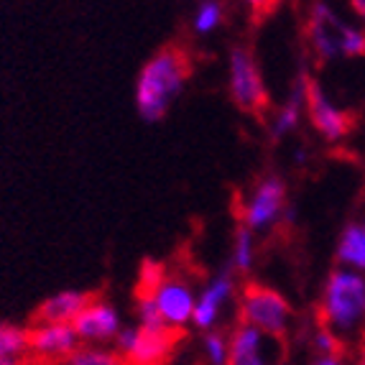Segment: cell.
<instances>
[{"instance_id": "6da1fadb", "label": "cell", "mask_w": 365, "mask_h": 365, "mask_svg": "<svg viewBox=\"0 0 365 365\" xmlns=\"http://www.w3.org/2000/svg\"><path fill=\"white\" fill-rule=\"evenodd\" d=\"M192 61L179 43H169L158 49L151 59L140 67L135 79V110L143 123L164 120L171 105L187 87Z\"/></svg>"}, {"instance_id": "7a4b0ae2", "label": "cell", "mask_w": 365, "mask_h": 365, "mask_svg": "<svg viewBox=\"0 0 365 365\" xmlns=\"http://www.w3.org/2000/svg\"><path fill=\"white\" fill-rule=\"evenodd\" d=\"M319 324L340 340L358 335L365 324V276L350 268H332L319 299Z\"/></svg>"}, {"instance_id": "3957f363", "label": "cell", "mask_w": 365, "mask_h": 365, "mask_svg": "<svg viewBox=\"0 0 365 365\" xmlns=\"http://www.w3.org/2000/svg\"><path fill=\"white\" fill-rule=\"evenodd\" d=\"M237 302H240V307H237L240 309V322L253 324L266 337H274L279 342L287 340L289 329H292L294 309L284 294L250 281L243 287Z\"/></svg>"}, {"instance_id": "277c9868", "label": "cell", "mask_w": 365, "mask_h": 365, "mask_svg": "<svg viewBox=\"0 0 365 365\" xmlns=\"http://www.w3.org/2000/svg\"><path fill=\"white\" fill-rule=\"evenodd\" d=\"M227 90L240 113L261 118L268 108V90L256 54L248 46H232L227 59Z\"/></svg>"}, {"instance_id": "5b68a950", "label": "cell", "mask_w": 365, "mask_h": 365, "mask_svg": "<svg viewBox=\"0 0 365 365\" xmlns=\"http://www.w3.org/2000/svg\"><path fill=\"white\" fill-rule=\"evenodd\" d=\"M287 205H289L287 182L279 174H266V177H261L253 184V189L245 197L240 222L245 227H250L256 235H266V232H271L281 222Z\"/></svg>"}, {"instance_id": "8992f818", "label": "cell", "mask_w": 365, "mask_h": 365, "mask_svg": "<svg viewBox=\"0 0 365 365\" xmlns=\"http://www.w3.org/2000/svg\"><path fill=\"white\" fill-rule=\"evenodd\" d=\"M177 329L166 332H146L138 324H123L118 337L113 340V350L128 365H164L171 358L179 342Z\"/></svg>"}, {"instance_id": "52a82bcc", "label": "cell", "mask_w": 365, "mask_h": 365, "mask_svg": "<svg viewBox=\"0 0 365 365\" xmlns=\"http://www.w3.org/2000/svg\"><path fill=\"white\" fill-rule=\"evenodd\" d=\"M307 118H309L312 128L322 135L327 143L345 140L355 125L353 115L347 110L337 108L314 77L309 79V87H307Z\"/></svg>"}, {"instance_id": "ba28073f", "label": "cell", "mask_w": 365, "mask_h": 365, "mask_svg": "<svg viewBox=\"0 0 365 365\" xmlns=\"http://www.w3.org/2000/svg\"><path fill=\"white\" fill-rule=\"evenodd\" d=\"M345 21L335 13L327 0H312L309 19H307V46L317 61L340 59V36Z\"/></svg>"}, {"instance_id": "9c48e42d", "label": "cell", "mask_w": 365, "mask_h": 365, "mask_svg": "<svg viewBox=\"0 0 365 365\" xmlns=\"http://www.w3.org/2000/svg\"><path fill=\"white\" fill-rule=\"evenodd\" d=\"M232 297H235V271H232L230 263H225V266L220 268L217 274L205 284V289L197 294L192 324H195L197 329H202V332L215 329Z\"/></svg>"}, {"instance_id": "30bf717a", "label": "cell", "mask_w": 365, "mask_h": 365, "mask_svg": "<svg viewBox=\"0 0 365 365\" xmlns=\"http://www.w3.org/2000/svg\"><path fill=\"white\" fill-rule=\"evenodd\" d=\"M72 327L77 332L79 342H85V345H103V342L115 340L118 332L123 329V319L120 312L110 302L92 297L90 304L74 317Z\"/></svg>"}, {"instance_id": "8fae6325", "label": "cell", "mask_w": 365, "mask_h": 365, "mask_svg": "<svg viewBox=\"0 0 365 365\" xmlns=\"http://www.w3.org/2000/svg\"><path fill=\"white\" fill-rule=\"evenodd\" d=\"M153 302H156L158 312L166 319L171 329H179L182 332L184 324L192 322V314H195L197 304V294L192 289L187 279L182 276H164L161 284L153 292Z\"/></svg>"}, {"instance_id": "7c38bea8", "label": "cell", "mask_w": 365, "mask_h": 365, "mask_svg": "<svg viewBox=\"0 0 365 365\" xmlns=\"http://www.w3.org/2000/svg\"><path fill=\"white\" fill-rule=\"evenodd\" d=\"M82 345L72 324H34L29 329V355L43 365H54Z\"/></svg>"}, {"instance_id": "4fadbf2b", "label": "cell", "mask_w": 365, "mask_h": 365, "mask_svg": "<svg viewBox=\"0 0 365 365\" xmlns=\"http://www.w3.org/2000/svg\"><path fill=\"white\" fill-rule=\"evenodd\" d=\"M309 79H312L309 69L302 64L292 90H289L287 103L281 105L274 113V118L268 120V138H271V143L284 140L289 133H294V130L302 125V118H304V113H307V87H309Z\"/></svg>"}, {"instance_id": "5bb4252c", "label": "cell", "mask_w": 365, "mask_h": 365, "mask_svg": "<svg viewBox=\"0 0 365 365\" xmlns=\"http://www.w3.org/2000/svg\"><path fill=\"white\" fill-rule=\"evenodd\" d=\"M90 292H77V289H64L51 297H46L36 307L31 324H72L74 317L90 304Z\"/></svg>"}, {"instance_id": "9a60e30c", "label": "cell", "mask_w": 365, "mask_h": 365, "mask_svg": "<svg viewBox=\"0 0 365 365\" xmlns=\"http://www.w3.org/2000/svg\"><path fill=\"white\" fill-rule=\"evenodd\" d=\"M263 332L253 324L237 322L230 332V358L227 365H268L263 355Z\"/></svg>"}, {"instance_id": "2e32d148", "label": "cell", "mask_w": 365, "mask_h": 365, "mask_svg": "<svg viewBox=\"0 0 365 365\" xmlns=\"http://www.w3.org/2000/svg\"><path fill=\"white\" fill-rule=\"evenodd\" d=\"M335 261L340 268L365 274V232L363 222H347L335 245Z\"/></svg>"}, {"instance_id": "e0dca14e", "label": "cell", "mask_w": 365, "mask_h": 365, "mask_svg": "<svg viewBox=\"0 0 365 365\" xmlns=\"http://www.w3.org/2000/svg\"><path fill=\"white\" fill-rule=\"evenodd\" d=\"M256 263V232L245 227L243 222H237L235 237H232V253H230V266L235 274H250Z\"/></svg>"}, {"instance_id": "ac0fdd59", "label": "cell", "mask_w": 365, "mask_h": 365, "mask_svg": "<svg viewBox=\"0 0 365 365\" xmlns=\"http://www.w3.org/2000/svg\"><path fill=\"white\" fill-rule=\"evenodd\" d=\"M54 365H128L113 347L103 345H79L72 355Z\"/></svg>"}, {"instance_id": "d6986e66", "label": "cell", "mask_w": 365, "mask_h": 365, "mask_svg": "<svg viewBox=\"0 0 365 365\" xmlns=\"http://www.w3.org/2000/svg\"><path fill=\"white\" fill-rule=\"evenodd\" d=\"M225 21V6L222 0H200L195 16H192V31L197 36H210Z\"/></svg>"}, {"instance_id": "ffe728a7", "label": "cell", "mask_w": 365, "mask_h": 365, "mask_svg": "<svg viewBox=\"0 0 365 365\" xmlns=\"http://www.w3.org/2000/svg\"><path fill=\"white\" fill-rule=\"evenodd\" d=\"M29 355V329L0 322V358L24 360Z\"/></svg>"}, {"instance_id": "44dd1931", "label": "cell", "mask_w": 365, "mask_h": 365, "mask_svg": "<svg viewBox=\"0 0 365 365\" xmlns=\"http://www.w3.org/2000/svg\"><path fill=\"white\" fill-rule=\"evenodd\" d=\"M202 355L207 360V365H227L230 358V335H225L222 329H210L202 335Z\"/></svg>"}, {"instance_id": "7402d4cb", "label": "cell", "mask_w": 365, "mask_h": 365, "mask_svg": "<svg viewBox=\"0 0 365 365\" xmlns=\"http://www.w3.org/2000/svg\"><path fill=\"white\" fill-rule=\"evenodd\" d=\"M135 324L140 329H146V332H166V329H171L164 317H161V312H158L153 297H135Z\"/></svg>"}, {"instance_id": "603a6c76", "label": "cell", "mask_w": 365, "mask_h": 365, "mask_svg": "<svg viewBox=\"0 0 365 365\" xmlns=\"http://www.w3.org/2000/svg\"><path fill=\"white\" fill-rule=\"evenodd\" d=\"M365 56V29L345 24L340 36V59H363Z\"/></svg>"}, {"instance_id": "cb8c5ba5", "label": "cell", "mask_w": 365, "mask_h": 365, "mask_svg": "<svg viewBox=\"0 0 365 365\" xmlns=\"http://www.w3.org/2000/svg\"><path fill=\"white\" fill-rule=\"evenodd\" d=\"M312 347L317 350V355H335V358L345 355L342 340L324 324H317L314 332H312Z\"/></svg>"}, {"instance_id": "d4e9b609", "label": "cell", "mask_w": 365, "mask_h": 365, "mask_svg": "<svg viewBox=\"0 0 365 365\" xmlns=\"http://www.w3.org/2000/svg\"><path fill=\"white\" fill-rule=\"evenodd\" d=\"M312 365H345L342 358H335V355H317V360Z\"/></svg>"}, {"instance_id": "484cf974", "label": "cell", "mask_w": 365, "mask_h": 365, "mask_svg": "<svg viewBox=\"0 0 365 365\" xmlns=\"http://www.w3.org/2000/svg\"><path fill=\"white\" fill-rule=\"evenodd\" d=\"M307 158H309V151H307L304 146H299L297 151H294V161H297L299 166H302V164H307Z\"/></svg>"}, {"instance_id": "4316f807", "label": "cell", "mask_w": 365, "mask_h": 365, "mask_svg": "<svg viewBox=\"0 0 365 365\" xmlns=\"http://www.w3.org/2000/svg\"><path fill=\"white\" fill-rule=\"evenodd\" d=\"M350 8H353L355 16L365 19V0H350Z\"/></svg>"}, {"instance_id": "83f0119b", "label": "cell", "mask_w": 365, "mask_h": 365, "mask_svg": "<svg viewBox=\"0 0 365 365\" xmlns=\"http://www.w3.org/2000/svg\"><path fill=\"white\" fill-rule=\"evenodd\" d=\"M24 360H13V358H0V365H21Z\"/></svg>"}, {"instance_id": "f1b7e54d", "label": "cell", "mask_w": 365, "mask_h": 365, "mask_svg": "<svg viewBox=\"0 0 365 365\" xmlns=\"http://www.w3.org/2000/svg\"><path fill=\"white\" fill-rule=\"evenodd\" d=\"M355 365H365V347H363V353H360V358H358V363Z\"/></svg>"}, {"instance_id": "f546056e", "label": "cell", "mask_w": 365, "mask_h": 365, "mask_svg": "<svg viewBox=\"0 0 365 365\" xmlns=\"http://www.w3.org/2000/svg\"><path fill=\"white\" fill-rule=\"evenodd\" d=\"M363 232H365V222H363Z\"/></svg>"}, {"instance_id": "4dcf8cb0", "label": "cell", "mask_w": 365, "mask_h": 365, "mask_svg": "<svg viewBox=\"0 0 365 365\" xmlns=\"http://www.w3.org/2000/svg\"><path fill=\"white\" fill-rule=\"evenodd\" d=\"M279 365H284V363H279Z\"/></svg>"}]
</instances>
